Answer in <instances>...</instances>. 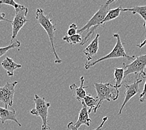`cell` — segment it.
Instances as JSON below:
<instances>
[{
	"instance_id": "6da1fadb",
	"label": "cell",
	"mask_w": 146,
	"mask_h": 130,
	"mask_svg": "<svg viewBox=\"0 0 146 130\" xmlns=\"http://www.w3.org/2000/svg\"><path fill=\"white\" fill-rule=\"evenodd\" d=\"M115 1H114V0H109V1H106L104 4L100 5V7H99L98 11L95 13L93 16L89 20V21L86 23L83 27L78 30V34H81V33H83L84 31H89L87 35H86L84 39H82L80 44L81 45H84L86 44L88 41L91 36H92V35L94 34L96 30L99 27H100L99 26L100 23L104 19L105 16L109 11V9H109V6H110L111 3Z\"/></svg>"
},
{
	"instance_id": "7a4b0ae2",
	"label": "cell",
	"mask_w": 146,
	"mask_h": 130,
	"mask_svg": "<svg viewBox=\"0 0 146 130\" xmlns=\"http://www.w3.org/2000/svg\"><path fill=\"white\" fill-rule=\"evenodd\" d=\"M36 19L38 23L44 29L47 33L49 41L51 43L52 51L54 55V63L56 64H61L62 59L59 57L55 48V32L56 28L54 25L52 23V15L49 13L48 15L44 14V10L41 8H38L36 11Z\"/></svg>"
},
{
	"instance_id": "3957f363",
	"label": "cell",
	"mask_w": 146,
	"mask_h": 130,
	"mask_svg": "<svg viewBox=\"0 0 146 130\" xmlns=\"http://www.w3.org/2000/svg\"><path fill=\"white\" fill-rule=\"evenodd\" d=\"M94 86L96 93H97V99H98L96 111L101 107L102 102L105 100L108 101H110L111 100L116 101L119 98V89L111 83H95Z\"/></svg>"
},
{
	"instance_id": "277c9868",
	"label": "cell",
	"mask_w": 146,
	"mask_h": 130,
	"mask_svg": "<svg viewBox=\"0 0 146 130\" xmlns=\"http://www.w3.org/2000/svg\"><path fill=\"white\" fill-rule=\"evenodd\" d=\"M113 36L117 39V41H116L115 45L113 49L112 50V51L109 53V54L103 56V57L96 60L94 61L90 62L88 63V64H85L84 68L86 69H88L92 67V66L96 65V64H98V63H100L102 61H104V60H107L109 59L123 58H127L129 60H132V61L134 60V59L135 58V56H130L127 55V53H126L123 45H122V43L121 40L120 35H119L118 33H114V34H113Z\"/></svg>"
},
{
	"instance_id": "5b68a950",
	"label": "cell",
	"mask_w": 146,
	"mask_h": 130,
	"mask_svg": "<svg viewBox=\"0 0 146 130\" xmlns=\"http://www.w3.org/2000/svg\"><path fill=\"white\" fill-rule=\"evenodd\" d=\"M34 102L35 108L30 110V113L33 115L39 116L41 118L42 121V130H51L48 123V109L50 107L51 103L46 102L45 98H41L38 95H35Z\"/></svg>"
},
{
	"instance_id": "8992f818",
	"label": "cell",
	"mask_w": 146,
	"mask_h": 130,
	"mask_svg": "<svg viewBox=\"0 0 146 130\" xmlns=\"http://www.w3.org/2000/svg\"><path fill=\"white\" fill-rule=\"evenodd\" d=\"M146 68V54L139 56L135 58L130 64L123 63V68L124 69V79L131 74H134L135 78L141 76L142 78H145L146 74L145 69Z\"/></svg>"
},
{
	"instance_id": "52a82bcc",
	"label": "cell",
	"mask_w": 146,
	"mask_h": 130,
	"mask_svg": "<svg viewBox=\"0 0 146 130\" xmlns=\"http://www.w3.org/2000/svg\"><path fill=\"white\" fill-rule=\"evenodd\" d=\"M28 13V9L21 5L19 8L15 9V15L11 22L12 36L10 43L14 41L19 31L25 25L26 23L29 21V20L26 18Z\"/></svg>"
},
{
	"instance_id": "ba28073f",
	"label": "cell",
	"mask_w": 146,
	"mask_h": 130,
	"mask_svg": "<svg viewBox=\"0 0 146 130\" xmlns=\"http://www.w3.org/2000/svg\"><path fill=\"white\" fill-rule=\"evenodd\" d=\"M18 81L6 83L3 86H0V101L5 105V109H9L13 105L15 87Z\"/></svg>"
},
{
	"instance_id": "9c48e42d",
	"label": "cell",
	"mask_w": 146,
	"mask_h": 130,
	"mask_svg": "<svg viewBox=\"0 0 146 130\" xmlns=\"http://www.w3.org/2000/svg\"><path fill=\"white\" fill-rule=\"evenodd\" d=\"M142 80L139 78H135V81L133 83H132L131 85H124V87L126 88V91L125 92V98L124 100V102L121 105V107L119 109L118 115H121L122 110H123L126 104L129 101V100H131V98L134 97V96L137 94L139 91H140L139 89V84L142 83Z\"/></svg>"
},
{
	"instance_id": "30bf717a",
	"label": "cell",
	"mask_w": 146,
	"mask_h": 130,
	"mask_svg": "<svg viewBox=\"0 0 146 130\" xmlns=\"http://www.w3.org/2000/svg\"><path fill=\"white\" fill-rule=\"evenodd\" d=\"M81 85L79 87H78L75 83L69 86V88L71 90L73 96H74L75 99L79 101H82L85 96L87 95L88 93L86 91V89L89 88L88 86H84V77L81 76L80 78Z\"/></svg>"
},
{
	"instance_id": "8fae6325",
	"label": "cell",
	"mask_w": 146,
	"mask_h": 130,
	"mask_svg": "<svg viewBox=\"0 0 146 130\" xmlns=\"http://www.w3.org/2000/svg\"><path fill=\"white\" fill-rule=\"evenodd\" d=\"M81 103L82 106L80 111H79L78 121H76L75 124H74V127L77 129L83 125L89 127L91 122V119L89 118V113L88 112V107L86 106L83 101H81Z\"/></svg>"
},
{
	"instance_id": "7c38bea8",
	"label": "cell",
	"mask_w": 146,
	"mask_h": 130,
	"mask_svg": "<svg viewBox=\"0 0 146 130\" xmlns=\"http://www.w3.org/2000/svg\"><path fill=\"white\" fill-rule=\"evenodd\" d=\"M100 35L97 34L95 38L92 40V42L86 47L83 51L84 54L86 55V57L87 58V61L86 64L90 63L91 60L92 59L94 56L97 54L99 49V38Z\"/></svg>"
},
{
	"instance_id": "4fadbf2b",
	"label": "cell",
	"mask_w": 146,
	"mask_h": 130,
	"mask_svg": "<svg viewBox=\"0 0 146 130\" xmlns=\"http://www.w3.org/2000/svg\"><path fill=\"white\" fill-rule=\"evenodd\" d=\"M0 120L3 125H5L6 121L9 120L15 121L20 127L21 126V124L18 121L16 118V113L14 109L9 110V109L0 107Z\"/></svg>"
},
{
	"instance_id": "5bb4252c",
	"label": "cell",
	"mask_w": 146,
	"mask_h": 130,
	"mask_svg": "<svg viewBox=\"0 0 146 130\" xmlns=\"http://www.w3.org/2000/svg\"><path fill=\"white\" fill-rule=\"evenodd\" d=\"M1 66L3 69H5L7 72L8 76L10 77H12L14 75V72L16 69L21 68L22 67L21 65L18 64L15 62L13 59L9 57H6L3 60L1 63Z\"/></svg>"
},
{
	"instance_id": "9a60e30c",
	"label": "cell",
	"mask_w": 146,
	"mask_h": 130,
	"mask_svg": "<svg viewBox=\"0 0 146 130\" xmlns=\"http://www.w3.org/2000/svg\"><path fill=\"white\" fill-rule=\"evenodd\" d=\"M122 11H130L132 14H138L144 20V26L146 29V5L135 6L132 8H122Z\"/></svg>"
},
{
	"instance_id": "2e32d148",
	"label": "cell",
	"mask_w": 146,
	"mask_h": 130,
	"mask_svg": "<svg viewBox=\"0 0 146 130\" xmlns=\"http://www.w3.org/2000/svg\"><path fill=\"white\" fill-rule=\"evenodd\" d=\"M122 8L121 6H118L117 8H116L115 9H109V11L107 13V15L105 16V18L104 19L102 20V22L100 23V25L99 26H101L102 25H104L106 23H107L108 21H110L111 20H113L114 19L117 18L118 16L120 15L121 12L122 11Z\"/></svg>"
},
{
	"instance_id": "e0dca14e",
	"label": "cell",
	"mask_w": 146,
	"mask_h": 130,
	"mask_svg": "<svg viewBox=\"0 0 146 130\" xmlns=\"http://www.w3.org/2000/svg\"><path fill=\"white\" fill-rule=\"evenodd\" d=\"M82 101H84L86 106L89 107V113H91L92 110H94V113H96V107H97L98 103V99H95L90 94H87Z\"/></svg>"
},
{
	"instance_id": "ac0fdd59",
	"label": "cell",
	"mask_w": 146,
	"mask_h": 130,
	"mask_svg": "<svg viewBox=\"0 0 146 130\" xmlns=\"http://www.w3.org/2000/svg\"><path fill=\"white\" fill-rule=\"evenodd\" d=\"M114 80L115 85L114 86L117 89L121 87L122 81L124 80V69L123 68H115L114 69Z\"/></svg>"
},
{
	"instance_id": "d6986e66",
	"label": "cell",
	"mask_w": 146,
	"mask_h": 130,
	"mask_svg": "<svg viewBox=\"0 0 146 130\" xmlns=\"http://www.w3.org/2000/svg\"><path fill=\"white\" fill-rule=\"evenodd\" d=\"M62 39L64 40V41H66L68 43H69V44L71 45H76L79 44V43L81 44L82 41L81 35L80 34H78V33L71 36H68L67 35H66L62 38Z\"/></svg>"
},
{
	"instance_id": "ffe728a7",
	"label": "cell",
	"mask_w": 146,
	"mask_h": 130,
	"mask_svg": "<svg viewBox=\"0 0 146 130\" xmlns=\"http://www.w3.org/2000/svg\"><path fill=\"white\" fill-rule=\"evenodd\" d=\"M21 46V42L19 41L17 39H15L14 41L12 43H10L8 46H6V47L0 48V58L2 57L3 56H4L6 53L9 51L10 49L17 48L20 47Z\"/></svg>"
},
{
	"instance_id": "44dd1931",
	"label": "cell",
	"mask_w": 146,
	"mask_h": 130,
	"mask_svg": "<svg viewBox=\"0 0 146 130\" xmlns=\"http://www.w3.org/2000/svg\"><path fill=\"white\" fill-rule=\"evenodd\" d=\"M108 116H105V117H104L103 118H102V123H101V124L99 125V126H98V127L97 128L93 129V130H102V127H103V126L105 124V123L108 121ZM67 128L69 130H78L77 129H76L74 127V123H73V122H69L68 124V125H67Z\"/></svg>"
},
{
	"instance_id": "7402d4cb",
	"label": "cell",
	"mask_w": 146,
	"mask_h": 130,
	"mask_svg": "<svg viewBox=\"0 0 146 130\" xmlns=\"http://www.w3.org/2000/svg\"><path fill=\"white\" fill-rule=\"evenodd\" d=\"M78 26L75 23H72V24L69 26V28L67 31V36H71L73 35H75L78 33Z\"/></svg>"
},
{
	"instance_id": "603a6c76",
	"label": "cell",
	"mask_w": 146,
	"mask_h": 130,
	"mask_svg": "<svg viewBox=\"0 0 146 130\" xmlns=\"http://www.w3.org/2000/svg\"><path fill=\"white\" fill-rule=\"evenodd\" d=\"M0 5H6L9 6H11L15 9L19 8L21 5L18 4L13 0H0Z\"/></svg>"
},
{
	"instance_id": "cb8c5ba5",
	"label": "cell",
	"mask_w": 146,
	"mask_h": 130,
	"mask_svg": "<svg viewBox=\"0 0 146 130\" xmlns=\"http://www.w3.org/2000/svg\"><path fill=\"white\" fill-rule=\"evenodd\" d=\"M145 82L144 86L143 91L139 95V99H140L141 102H145L146 101V77H145Z\"/></svg>"
},
{
	"instance_id": "d4e9b609",
	"label": "cell",
	"mask_w": 146,
	"mask_h": 130,
	"mask_svg": "<svg viewBox=\"0 0 146 130\" xmlns=\"http://www.w3.org/2000/svg\"><path fill=\"white\" fill-rule=\"evenodd\" d=\"M6 21L10 23L12 22V21H11V20H9L8 19L5 18V13L2 12L1 10H0V21Z\"/></svg>"
},
{
	"instance_id": "484cf974",
	"label": "cell",
	"mask_w": 146,
	"mask_h": 130,
	"mask_svg": "<svg viewBox=\"0 0 146 130\" xmlns=\"http://www.w3.org/2000/svg\"><path fill=\"white\" fill-rule=\"evenodd\" d=\"M145 45H146V36H145V39L144 40V41H142L141 43H140V44L136 45V46H137V47H138V48H141L142 47H144Z\"/></svg>"
}]
</instances>
